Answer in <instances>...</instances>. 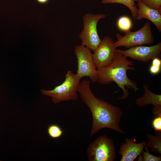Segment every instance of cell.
Masks as SVG:
<instances>
[{"mask_svg": "<svg viewBox=\"0 0 161 161\" xmlns=\"http://www.w3.org/2000/svg\"><path fill=\"white\" fill-rule=\"evenodd\" d=\"M102 4L118 3L123 4L127 7L130 10L132 18L134 20L137 16V8L134 0H102Z\"/></svg>", "mask_w": 161, "mask_h": 161, "instance_id": "5bb4252c", "label": "cell"}, {"mask_svg": "<svg viewBox=\"0 0 161 161\" xmlns=\"http://www.w3.org/2000/svg\"><path fill=\"white\" fill-rule=\"evenodd\" d=\"M145 151L143 150L142 152L143 155V161H161V156H155L149 152L148 147H144Z\"/></svg>", "mask_w": 161, "mask_h": 161, "instance_id": "ac0fdd59", "label": "cell"}, {"mask_svg": "<svg viewBox=\"0 0 161 161\" xmlns=\"http://www.w3.org/2000/svg\"><path fill=\"white\" fill-rule=\"evenodd\" d=\"M117 52L133 59L147 62L155 58H160L161 57V43L160 42L155 45L150 47H133L125 50L117 49Z\"/></svg>", "mask_w": 161, "mask_h": 161, "instance_id": "9c48e42d", "label": "cell"}, {"mask_svg": "<svg viewBox=\"0 0 161 161\" xmlns=\"http://www.w3.org/2000/svg\"><path fill=\"white\" fill-rule=\"evenodd\" d=\"M125 35L119 34L116 35L117 41L114 42L116 48L122 46L127 48L131 47L150 44L154 42V37L149 21L146 22L144 26L140 30L134 32L130 30L125 32Z\"/></svg>", "mask_w": 161, "mask_h": 161, "instance_id": "8992f818", "label": "cell"}, {"mask_svg": "<svg viewBox=\"0 0 161 161\" xmlns=\"http://www.w3.org/2000/svg\"><path fill=\"white\" fill-rule=\"evenodd\" d=\"M39 3L41 4H44L48 2L49 0H36Z\"/></svg>", "mask_w": 161, "mask_h": 161, "instance_id": "7402d4cb", "label": "cell"}, {"mask_svg": "<svg viewBox=\"0 0 161 161\" xmlns=\"http://www.w3.org/2000/svg\"><path fill=\"white\" fill-rule=\"evenodd\" d=\"M144 4L161 14V0H140Z\"/></svg>", "mask_w": 161, "mask_h": 161, "instance_id": "e0dca14e", "label": "cell"}, {"mask_svg": "<svg viewBox=\"0 0 161 161\" xmlns=\"http://www.w3.org/2000/svg\"><path fill=\"white\" fill-rule=\"evenodd\" d=\"M91 50L82 45L75 47L74 51L78 61L76 75L80 79L88 77L92 82L95 83L97 81V69Z\"/></svg>", "mask_w": 161, "mask_h": 161, "instance_id": "52a82bcc", "label": "cell"}, {"mask_svg": "<svg viewBox=\"0 0 161 161\" xmlns=\"http://www.w3.org/2000/svg\"><path fill=\"white\" fill-rule=\"evenodd\" d=\"M87 154L89 161H114L116 157L114 140L106 135H100L89 144Z\"/></svg>", "mask_w": 161, "mask_h": 161, "instance_id": "277c9868", "label": "cell"}, {"mask_svg": "<svg viewBox=\"0 0 161 161\" xmlns=\"http://www.w3.org/2000/svg\"><path fill=\"white\" fill-rule=\"evenodd\" d=\"M135 1L137 2L139 0H134Z\"/></svg>", "mask_w": 161, "mask_h": 161, "instance_id": "603a6c76", "label": "cell"}, {"mask_svg": "<svg viewBox=\"0 0 161 161\" xmlns=\"http://www.w3.org/2000/svg\"><path fill=\"white\" fill-rule=\"evenodd\" d=\"M134 138L125 139L120 145L118 153L122 155L120 161H133L137 156L141 155L146 143L143 141L139 143H136Z\"/></svg>", "mask_w": 161, "mask_h": 161, "instance_id": "30bf717a", "label": "cell"}, {"mask_svg": "<svg viewBox=\"0 0 161 161\" xmlns=\"http://www.w3.org/2000/svg\"><path fill=\"white\" fill-rule=\"evenodd\" d=\"M151 123L155 131H161V116L155 117L152 120Z\"/></svg>", "mask_w": 161, "mask_h": 161, "instance_id": "d6986e66", "label": "cell"}, {"mask_svg": "<svg viewBox=\"0 0 161 161\" xmlns=\"http://www.w3.org/2000/svg\"><path fill=\"white\" fill-rule=\"evenodd\" d=\"M160 66H158L151 64L149 68L150 73L153 75H157L160 72L161 70Z\"/></svg>", "mask_w": 161, "mask_h": 161, "instance_id": "ffe728a7", "label": "cell"}, {"mask_svg": "<svg viewBox=\"0 0 161 161\" xmlns=\"http://www.w3.org/2000/svg\"><path fill=\"white\" fill-rule=\"evenodd\" d=\"M155 135L147 134L148 140L145 146L150 147L152 151L161 154V131H155Z\"/></svg>", "mask_w": 161, "mask_h": 161, "instance_id": "4fadbf2b", "label": "cell"}, {"mask_svg": "<svg viewBox=\"0 0 161 161\" xmlns=\"http://www.w3.org/2000/svg\"><path fill=\"white\" fill-rule=\"evenodd\" d=\"M152 113L155 117L161 116V105L154 106Z\"/></svg>", "mask_w": 161, "mask_h": 161, "instance_id": "44dd1931", "label": "cell"}, {"mask_svg": "<svg viewBox=\"0 0 161 161\" xmlns=\"http://www.w3.org/2000/svg\"><path fill=\"white\" fill-rule=\"evenodd\" d=\"M126 57L117 52L115 59L110 65L97 69V81L103 85L115 82L123 91V95L119 98L122 100L129 97V92L126 87L133 89L135 92L139 90L136 83L127 76L128 70H134L135 68L131 66L133 63Z\"/></svg>", "mask_w": 161, "mask_h": 161, "instance_id": "7a4b0ae2", "label": "cell"}, {"mask_svg": "<svg viewBox=\"0 0 161 161\" xmlns=\"http://www.w3.org/2000/svg\"><path fill=\"white\" fill-rule=\"evenodd\" d=\"M63 132L60 127L55 124L50 125L47 129L48 134L52 139L60 137L62 135Z\"/></svg>", "mask_w": 161, "mask_h": 161, "instance_id": "2e32d148", "label": "cell"}, {"mask_svg": "<svg viewBox=\"0 0 161 161\" xmlns=\"http://www.w3.org/2000/svg\"><path fill=\"white\" fill-rule=\"evenodd\" d=\"M90 81L84 80L80 83L78 92L82 100L90 109L93 122L90 137L104 128L113 129L122 134L119 123L122 115V110L109 103L96 97L90 88Z\"/></svg>", "mask_w": 161, "mask_h": 161, "instance_id": "6da1fadb", "label": "cell"}, {"mask_svg": "<svg viewBox=\"0 0 161 161\" xmlns=\"http://www.w3.org/2000/svg\"><path fill=\"white\" fill-rule=\"evenodd\" d=\"M80 79L72 72L68 71L65 75V79L61 85L52 90L41 89V93L51 97L53 103L58 104L63 101L75 100L78 98V88Z\"/></svg>", "mask_w": 161, "mask_h": 161, "instance_id": "3957f363", "label": "cell"}, {"mask_svg": "<svg viewBox=\"0 0 161 161\" xmlns=\"http://www.w3.org/2000/svg\"><path fill=\"white\" fill-rule=\"evenodd\" d=\"M137 12L135 20L148 19L153 23L159 32H161V14L157 10L150 8L140 0L138 1Z\"/></svg>", "mask_w": 161, "mask_h": 161, "instance_id": "8fae6325", "label": "cell"}, {"mask_svg": "<svg viewBox=\"0 0 161 161\" xmlns=\"http://www.w3.org/2000/svg\"><path fill=\"white\" fill-rule=\"evenodd\" d=\"M117 25L119 29L125 32L130 30L132 27V23L129 18L126 16H123L118 19Z\"/></svg>", "mask_w": 161, "mask_h": 161, "instance_id": "9a60e30c", "label": "cell"}, {"mask_svg": "<svg viewBox=\"0 0 161 161\" xmlns=\"http://www.w3.org/2000/svg\"><path fill=\"white\" fill-rule=\"evenodd\" d=\"M114 42L111 38L105 36L94 51L92 58L97 69L108 66L115 59L117 52Z\"/></svg>", "mask_w": 161, "mask_h": 161, "instance_id": "ba28073f", "label": "cell"}, {"mask_svg": "<svg viewBox=\"0 0 161 161\" xmlns=\"http://www.w3.org/2000/svg\"><path fill=\"white\" fill-rule=\"evenodd\" d=\"M104 14L87 13L83 17V28L79 37L82 45L94 51L101 41L98 34L97 24L99 21L106 17Z\"/></svg>", "mask_w": 161, "mask_h": 161, "instance_id": "5b68a950", "label": "cell"}, {"mask_svg": "<svg viewBox=\"0 0 161 161\" xmlns=\"http://www.w3.org/2000/svg\"><path fill=\"white\" fill-rule=\"evenodd\" d=\"M144 91V95L138 98L136 100V103L139 107L144 106L148 104L154 106L161 105V95L154 94L149 89L147 84L143 85Z\"/></svg>", "mask_w": 161, "mask_h": 161, "instance_id": "7c38bea8", "label": "cell"}]
</instances>
